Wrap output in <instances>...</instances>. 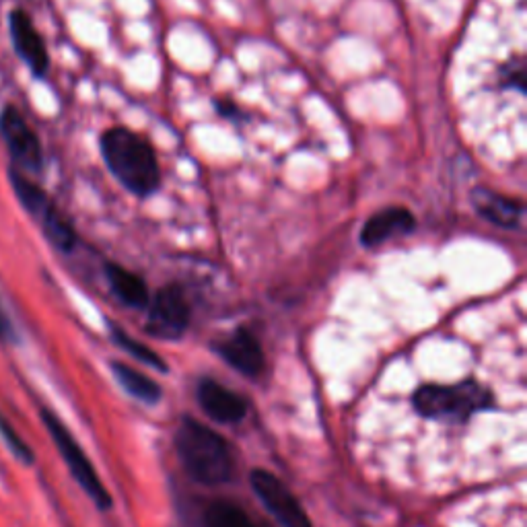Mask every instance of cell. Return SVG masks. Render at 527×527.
Segmentation results:
<instances>
[{
  "mask_svg": "<svg viewBox=\"0 0 527 527\" xmlns=\"http://www.w3.org/2000/svg\"><path fill=\"white\" fill-rule=\"evenodd\" d=\"M149 315L145 330L157 340H180L192 320V309L186 291L178 283L161 287L155 297H151Z\"/></svg>",
  "mask_w": 527,
  "mask_h": 527,
  "instance_id": "8992f818",
  "label": "cell"
},
{
  "mask_svg": "<svg viewBox=\"0 0 527 527\" xmlns=\"http://www.w3.org/2000/svg\"><path fill=\"white\" fill-rule=\"evenodd\" d=\"M204 527H258L250 515L231 501L210 503L204 513Z\"/></svg>",
  "mask_w": 527,
  "mask_h": 527,
  "instance_id": "2e32d148",
  "label": "cell"
},
{
  "mask_svg": "<svg viewBox=\"0 0 527 527\" xmlns=\"http://www.w3.org/2000/svg\"><path fill=\"white\" fill-rule=\"evenodd\" d=\"M215 108H217V112H221L223 116H227V118H233L235 116V105L233 103H229V101H215Z\"/></svg>",
  "mask_w": 527,
  "mask_h": 527,
  "instance_id": "44dd1931",
  "label": "cell"
},
{
  "mask_svg": "<svg viewBox=\"0 0 527 527\" xmlns=\"http://www.w3.org/2000/svg\"><path fill=\"white\" fill-rule=\"evenodd\" d=\"M112 371H114V377L118 379V383L132 398L145 402V404H157L161 400V396H163L161 385L157 381H153L151 377H147L145 373L136 371L134 367H130L126 363H112Z\"/></svg>",
  "mask_w": 527,
  "mask_h": 527,
  "instance_id": "9a60e30c",
  "label": "cell"
},
{
  "mask_svg": "<svg viewBox=\"0 0 527 527\" xmlns=\"http://www.w3.org/2000/svg\"><path fill=\"white\" fill-rule=\"evenodd\" d=\"M108 326H110V336H112V340H114L122 350H126L128 355H132L136 361L145 363V365H149V367H153V369H157V371H161V373H167V365L163 363V359L155 353L153 348H149V346L143 344V342H138L136 338H132L130 334H126L120 326H116L114 322H110Z\"/></svg>",
  "mask_w": 527,
  "mask_h": 527,
  "instance_id": "e0dca14e",
  "label": "cell"
},
{
  "mask_svg": "<svg viewBox=\"0 0 527 527\" xmlns=\"http://www.w3.org/2000/svg\"><path fill=\"white\" fill-rule=\"evenodd\" d=\"M470 204L480 219L499 229L511 231L521 225L523 202L519 198H511L501 192L478 186L470 192Z\"/></svg>",
  "mask_w": 527,
  "mask_h": 527,
  "instance_id": "7c38bea8",
  "label": "cell"
},
{
  "mask_svg": "<svg viewBox=\"0 0 527 527\" xmlns=\"http://www.w3.org/2000/svg\"><path fill=\"white\" fill-rule=\"evenodd\" d=\"M9 33L17 56L27 64L33 77L44 79L50 70V54L27 11L15 9L9 13Z\"/></svg>",
  "mask_w": 527,
  "mask_h": 527,
  "instance_id": "9c48e42d",
  "label": "cell"
},
{
  "mask_svg": "<svg viewBox=\"0 0 527 527\" xmlns=\"http://www.w3.org/2000/svg\"><path fill=\"white\" fill-rule=\"evenodd\" d=\"M0 136H3L5 145L13 157L15 169L23 173L42 171L44 151L40 138L15 105H7V108L0 112Z\"/></svg>",
  "mask_w": 527,
  "mask_h": 527,
  "instance_id": "52a82bcc",
  "label": "cell"
},
{
  "mask_svg": "<svg viewBox=\"0 0 527 527\" xmlns=\"http://www.w3.org/2000/svg\"><path fill=\"white\" fill-rule=\"evenodd\" d=\"M40 418H42V423H44L50 439L54 441L60 458L64 460L70 476H73L75 482L83 488V493L93 501V505L99 511L112 509L114 501H112L110 490L105 488V484L101 482L97 470L93 468L91 460L87 458V453L83 451V447L75 439V435L70 433L62 420L48 408L40 410Z\"/></svg>",
  "mask_w": 527,
  "mask_h": 527,
  "instance_id": "5b68a950",
  "label": "cell"
},
{
  "mask_svg": "<svg viewBox=\"0 0 527 527\" xmlns=\"http://www.w3.org/2000/svg\"><path fill=\"white\" fill-rule=\"evenodd\" d=\"M103 274H105V280H108L110 291L120 303L132 309H147L151 295H149V287L143 276L124 268L118 262H105Z\"/></svg>",
  "mask_w": 527,
  "mask_h": 527,
  "instance_id": "5bb4252c",
  "label": "cell"
},
{
  "mask_svg": "<svg viewBox=\"0 0 527 527\" xmlns=\"http://www.w3.org/2000/svg\"><path fill=\"white\" fill-rule=\"evenodd\" d=\"M414 408L435 420H466L472 414L493 406L490 394L478 381H460L451 385L431 383L414 394Z\"/></svg>",
  "mask_w": 527,
  "mask_h": 527,
  "instance_id": "277c9868",
  "label": "cell"
},
{
  "mask_svg": "<svg viewBox=\"0 0 527 527\" xmlns=\"http://www.w3.org/2000/svg\"><path fill=\"white\" fill-rule=\"evenodd\" d=\"M175 451L186 472L204 486L227 484L235 474L229 443L192 416H186L175 431Z\"/></svg>",
  "mask_w": 527,
  "mask_h": 527,
  "instance_id": "7a4b0ae2",
  "label": "cell"
},
{
  "mask_svg": "<svg viewBox=\"0 0 527 527\" xmlns=\"http://www.w3.org/2000/svg\"><path fill=\"white\" fill-rule=\"evenodd\" d=\"M11 188L21 202L25 213L40 225L46 239L62 254H73L79 245V235L68 221V217L56 206V202L35 184L27 173L11 167L9 169Z\"/></svg>",
  "mask_w": 527,
  "mask_h": 527,
  "instance_id": "3957f363",
  "label": "cell"
},
{
  "mask_svg": "<svg viewBox=\"0 0 527 527\" xmlns=\"http://www.w3.org/2000/svg\"><path fill=\"white\" fill-rule=\"evenodd\" d=\"M250 484L260 503L283 527H313L303 505L291 493V488L268 470H254Z\"/></svg>",
  "mask_w": 527,
  "mask_h": 527,
  "instance_id": "ba28073f",
  "label": "cell"
},
{
  "mask_svg": "<svg viewBox=\"0 0 527 527\" xmlns=\"http://www.w3.org/2000/svg\"><path fill=\"white\" fill-rule=\"evenodd\" d=\"M503 85L517 89V91H525V68L521 60H511L505 68H503Z\"/></svg>",
  "mask_w": 527,
  "mask_h": 527,
  "instance_id": "d6986e66",
  "label": "cell"
},
{
  "mask_svg": "<svg viewBox=\"0 0 527 527\" xmlns=\"http://www.w3.org/2000/svg\"><path fill=\"white\" fill-rule=\"evenodd\" d=\"M0 342H5V344H17L19 342L17 328L11 320V315H9L3 299H0Z\"/></svg>",
  "mask_w": 527,
  "mask_h": 527,
  "instance_id": "ffe728a7",
  "label": "cell"
},
{
  "mask_svg": "<svg viewBox=\"0 0 527 527\" xmlns=\"http://www.w3.org/2000/svg\"><path fill=\"white\" fill-rule=\"evenodd\" d=\"M0 439L5 441V445L11 449V453L21 464H27V466L33 464L35 453L31 451V447L25 443V439L13 429V425L3 414H0Z\"/></svg>",
  "mask_w": 527,
  "mask_h": 527,
  "instance_id": "ac0fdd59",
  "label": "cell"
},
{
  "mask_svg": "<svg viewBox=\"0 0 527 527\" xmlns=\"http://www.w3.org/2000/svg\"><path fill=\"white\" fill-rule=\"evenodd\" d=\"M196 398L202 410L221 425L241 423L245 414H248L245 400L215 379H202L196 390Z\"/></svg>",
  "mask_w": 527,
  "mask_h": 527,
  "instance_id": "4fadbf2b",
  "label": "cell"
},
{
  "mask_svg": "<svg viewBox=\"0 0 527 527\" xmlns=\"http://www.w3.org/2000/svg\"><path fill=\"white\" fill-rule=\"evenodd\" d=\"M99 151L110 173L136 198H149L161 186L157 153L147 138L124 126L108 128L99 138Z\"/></svg>",
  "mask_w": 527,
  "mask_h": 527,
  "instance_id": "6da1fadb",
  "label": "cell"
},
{
  "mask_svg": "<svg viewBox=\"0 0 527 527\" xmlns=\"http://www.w3.org/2000/svg\"><path fill=\"white\" fill-rule=\"evenodd\" d=\"M213 348L217 350V355L227 365L237 369L241 375H248V377L262 375L264 365H266L264 350H262L260 340L248 328L235 330L227 338L215 342Z\"/></svg>",
  "mask_w": 527,
  "mask_h": 527,
  "instance_id": "30bf717a",
  "label": "cell"
},
{
  "mask_svg": "<svg viewBox=\"0 0 527 527\" xmlns=\"http://www.w3.org/2000/svg\"><path fill=\"white\" fill-rule=\"evenodd\" d=\"M416 229V217L404 206H388L369 217L361 229V245L367 250L379 248L398 237H406Z\"/></svg>",
  "mask_w": 527,
  "mask_h": 527,
  "instance_id": "8fae6325",
  "label": "cell"
}]
</instances>
